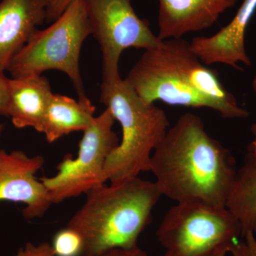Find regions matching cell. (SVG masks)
<instances>
[{
  "label": "cell",
  "mask_w": 256,
  "mask_h": 256,
  "mask_svg": "<svg viewBox=\"0 0 256 256\" xmlns=\"http://www.w3.org/2000/svg\"><path fill=\"white\" fill-rule=\"evenodd\" d=\"M150 172L162 196L176 203L226 207L237 171L230 152L210 136L201 118L186 112L166 131Z\"/></svg>",
  "instance_id": "1"
},
{
  "label": "cell",
  "mask_w": 256,
  "mask_h": 256,
  "mask_svg": "<svg viewBox=\"0 0 256 256\" xmlns=\"http://www.w3.org/2000/svg\"><path fill=\"white\" fill-rule=\"evenodd\" d=\"M183 38L162 40L144 50L126 78L146 104L162 101L172 106L207 108L224 118H246L248 111Z\"/></svg>",
  "instance_id": "2"
},
{
  "label": "cell",
  "mask_w": 256,
  "mask_h": 256,
  "mask_svg": "<svg viewBox=\"0 0 256 256\" xmlns=\"http://www.w3.org/2000/svg\"><path fill=\"white\" fill-rule=\"evenodd\" d=\"M86 196L67 224L82 238V256L137 246L162 195L156 182L137 176L110 186L104 184Z\"/></svg>",
  "instance_id": "3"
},
{
  "label": "cell",
  "mask_w": 256,
  "mask_h": 256,
  "mask_svg": "<svg viewBox=\"0 0 256 256\" xmlns=\"http://www.w3.org/2000/svg\"><path fill=\"white\" fill-rule=\"evenodd\" d=\"M100 102L118 121L122 133L119 146L106 160V180L118 184L150 172L152 154L169 129L166 112L140 98L126 79L101 84Z\"/></svg>",
  "instance_id": "4"
},
{
  "label": "cell",
  "mask_w": 256,
  "mask_h": 256,
  "mask_svg": "<svg viewBox=\"0 0 256 256\" xmlns=\"http://www.w3.org/2000/svg\"><path fill=\"white\" fill-rule=\"evenodd\" d=\"M90 34L84 0H74L50 26L34 32L6 72L12 78H18L60 70L68 76L79 98L86 97L79 58L82 43Z\"/></svg>",
  "instance_id": "5"
},
{
  "label": "cell",
  "mask_w": 256,
  "mask_h": 256,
  "mask_svg": "<svg viewBox=\"0 0 256 256\" xmlns=\"http://www.w3.org/2000/svg\"><path fill=\"white\" fill-rule=\"evenodd\" d=\"M156 235L162 256H226L242 227L226 207L182 202L166 212Z\"/></svg>",
  "instance_id": "6"
},
{
  "label": "cell",
  "mask_w": 256,
  "mask_h": 256,
  "mask_svg": "<svg viewBox=\"0 0 256 256\" xmlns=\"http://www.w3.org/2000/svg\"><path fill=\"white\" fill-rule=\"evenodd\" d=\"M114 121L106 108L84 131L77 158L66 154L56 166L55 176L40 178L52 204L86 194L107 182L104 173L106 160L120 144L112 130Z\"/></svg>",
  "instance_id": "7"
},
{
  "label": "cell",
  "mask_w": 256,
  "mask_h": 256,
  "mask_svg": "<svg viewBox=\"0 0 256 256\" xmlns=\"http://www.w3.org/2000/svg\"><path fill=\"white\" fill-rule=\"evenodd\" d=\"M90 33L102 54V84L110 86L121 80L119 62L128 48L146 50L162 41L152 32L148 20L133 9L131 0H84Z\"/></svg>",
  "instance_id": "8"
},
{
  "label": "cell",
  "mask_w": 256,
  "mask_h": 256,
  "mask_svg": "<svg viewBox=\"0 0 256 256\" xmlns=\"http://www.w3.org/2000/svg\"><path fill=\"white\" fill-rule=\"evenodd\" d=\"M44 164L42 156L0 150V202L24 204L22 214L28 220L43 216L52 205L46 188L36 178Z\"/></svg>",
  "instance_id": "9"
},
{
  "label": "cell",
  "mask_w": 256,
  "mask_h": 256,
  "mask_svg": "<svg viewBox=\"0 0 256 256\" xmlns=\"http://www.w3.org/2000/svg\"><path fill=\"white\" fill-rule=\"evenodd\" d=\"M256 10V0H244L232 21L210 37L196 36L190 42L192 50L206 65L223 64L239 68L252 62L246 54L245 35Z\"/></svg>",
  "instance_id": "10"
},
{
  "label": "cell",
  "mask_w": 256,
  "mask_h": 256,
  "mask_svg": "<svg viewBox=\"0 0 256 256\" xmlns=\"http://www.w3.org/2000/svg\"><path fill=\"white\" fill-rule=\"evenodd\" d=\"M158 36L160 40L182 38L190 32L206 30L238 0H158Z\"/></svg>",
  "instance_id": "11"
},
{
  "label": "cell",
  "mask_w": 256,
  "mask_h": 256,
  "mask_svg": "<svg viewBox=\"0 0 256 256\" xmlns=\"http://www.w3.org/2000/svg\"><path fill=\"white\" fill-rule=\"evenodd\" d=\"M48 0L0 2V73L30 40L37 26L46 22Z\"/></svg>",
  "instance_id": "12"
},
{
  "label": "cell",
  "mask_w": 256,
  "mask_h": 256,
  "mask_svg": "<svg viewBox=\"0 0 256 256\" xmlns=\"http://www.w3.org/2000/svg\"><path fill=\"white\" fill-rule=\"evenodd\" d=\"M6 117L16 128H32L42 132L47 108L53 96L50 82L42 75L8 78Z\"/></svg>",
  "instance_id": "13"
},
{
  "label": "cell",
  "mask_w": 256,
  "mask_h": 256,
  "mask_svg": "<svg viewBox=\"0 0 256 256\" xmlns=\"http://www.w3.org/2000/svg\"><path fill=\"white\" fill-rule=\"evenodd\" d=\"M96 107L86 97L78 101L68 96L53 94L48 104L42 132L47 142L53 143L70 133L84 132L94 120Z\"/></svg>",
  "instance_id": "14"
},
{
  "label": "cell",
  "mask_w": 256,
  "mask_h": 256,
  "mask_svg": "<svg viewBox=\"0 0 256 256\" xmlns=\"http://www.w3.org/2000/svg\"><path fill=\"white\" fill-rule=\"evenodd\" d=\"M226 208L240 223L242 238L254 232L256 227V158L249 152L237 171Z\"/></svg>",
  "instance_id": "15"
},
{
  "label": "cell",
  "mask_w": 256,
  "mask_h": 256,
  "mask_svg": "<svg viewBox=\"0 0 256 256\" xmlns=\"http://www.w3.org/2000/svg\"><path fill=\"white\" fill-rule=\"evenodd\" d=\"M50 245L56 256H82L84 250L80 236L67 226L55 234Z\"/></svg>",
  "instance_id": "16"
},
{
  "label": "cell",
  "mask_w": 256,
  "mask_h": 256,
  "mask_svg": "<svg viewBox=\"0 0 256 256\" xmlns=\"http://www.w3.org/2000/svg\"><path fill=\"white\" fill-rule=\"evenodd\" d=\"M14 256H56L52 245L48 242H44L34 244L28 242L20 248Z\"/></svg>",
  "instance_id": "17"
},
{
  "label": "cell",
  "mask_w": 256,
  "mask_h": 256,
  "mask_svg": "<svg viewBox=\"0 0 256 256\" xmlns=\"http://www.w3.org/2000/svg\"><path fill=\"white\" fill-rule=\"evenodd\" d=\"M74 0H48L46 22L53 23L63 14Z\"/></svg>",
  "instance_id": "18"
},
{
  "label": "cell",
  "mask_w": 256,
  "mask_h": 256,
  "mask_svg": "<svg viewBox=\"0 0 256 256\" xmlns=\"http://www.w3.org/2000/svg\"><path fill=\"white\" fill-rule=\"evenodd\" d=\"M8 102H9V89L8 78L4 74L0 73V114L6 116Z\"/></svg>",
  "instance_id": "19"
},
{
  "label": "cell",
  "mask_w": 256,
  "mask_h": 256,
  "mask_svg": "<svg viewBox=\"0 0 256 256\" xmlns=\"http://www.w3.org/2000/svg\"><path fill=\"white\" fill-rule=\"evenodd\" d=\"M94 256H150L144 250L138 246L130 248H116L108 250Z\"/></svg>",
  "instance_id": "20"
},
{
  "label": "cell",
  "mask_w": 256,
  "mask_h": 256,
  "mask_svg": "<svg viewBox=\"0 0 256 256\" xmlns=\"http://www.w3.org/2000/svg\"><path fill=\"white\" fill-rule=\"evenodd\" d=\"M242 238L244 256H256V227L254 232H248Z\"/></svg>",
  "instance_id": "21"
},
{
  "label": "cell",
  "mask_w": 256,
  "mask_h": 256,
  "mask_svg": "<svg viewBox=\"0 0 256 256\" xmlns=\"http://www.w3.org/2000/svg\"><path fill=\"white\" fill-rule=\"evenodd\" d=\"M229 254L232 256H244V246L242 242H238L234 244L230 248Z\"/></svg>",
  "instance_id": "22"
},
{
  "label": "cell",
  "mask_w": 256,
  "mask_h": 256,
  "mask_svg": "<svg viewBox=\"0 0 256 256\" xmlns=\"http://www.w3.org/2000/svg\"><path fill=\"white\" fill-rule=\"evenodd\" d=\"M252 130L255 138H254V141L250 143V146L248 148V150L249 152L252 153L256 158V128H252Z\"/></svg>",
  "instance_id": "23"
},
{
  "label": "cell",
  "mask_w": 256,
  "mask_h": 256,
  "mask_svg": "<svg viewBox=\"0 0 256 256\" xmlns=\"http://www.w3.org/2000/svg\"><path fill=\"white\" fill-rule=\"evenodd\" d=\"M252 88H254V92H255L256 94V75L255 78H254V82H252ZM252 128H256V124H254Z\"/></svg>",
  "instance_id": "24"
},
{
  "label": "cell",
  "mask_w": 256,
  "mask_h": 256,
  "mask_svg": "<svg viewBox=\"0 0 256 256\" xmlns=\"http://www.w3.org/2000/svg\"><path fill=\"white\" fill-rule=\"evenodd\" d=\"M4 126L2 124H0V134H1L2 131Z\"/></svg>",
  "instance_id": "25"
}]
</instances>
